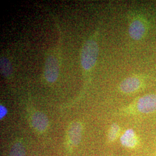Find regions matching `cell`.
<instances>
[{"label": "cell", "mask_w": 156, "mask_h": 156, "mask_svg": "<svg viewBox=\"0 0 156 156\" xmlns=\"http://www.w3.org/2000/svg\"><path fill=\"white\" fill-rule=\"evenodd\" d=\"M131 115H146L156 113V94L144 95L124 109Z\"/></svg>", "instance_id": "6da1fadb"}, {"label": "cell", "mask_w": 156, "mask_h": 156, "mask_svg": "<svg viewBox=\"0 0 156 156\" xmlns=\"http://www.w3.org/2000/svg\"><path fill=\"white\" fill-rule=\"evenodd\" d=\"M98 46L93 40L86 41L81 51V64L85 70H90L94 66L98 55Z\"/></svg>", "instance_id": "7a4b0ae2"}, {"label": "cell", "mask_w": 156, "mask_h": 156, "mask_svg": "<svg viewBox=\"0 0 156 156\" xmlns=\"http://www.w3.org/2000/svg\"><path fill=\"white\" fill-rule=\"evenodd\" d=\"M44 74L46 80L49 83H53L59 75L58 62L55 56H49L45 62Z\"/></svg>", "instance_id": "3957f363"}, {"label": "cell", "mask_w": 156, "mask_h": 156, "mask_svg": "<svg viewBox=\"0 0 156 156\" xmlns=\"http://www.w3.org/2000/svg\"><path fill=\"white\" fill-rule=\"evenodd\" d=\"M120 140L123 146L131 150L137 149L140 144V137L131 128L126 129L123 133L120 136Z\"/></svg>", "instance_id": "277c9868"}, {"label": "cell", "mask_w": 156, "mask_h": 156, "mask_svg": "<svg viewBox=\"0 0 156 156\" xmlns=\"http://www.w3.org/2000/svg\"><path fill=\"white\" fill-rule=\"evenodd\" d=\"M146 23L142 19H135L131 23L128 33L132 39L138 41L142 39L146 33Z\"/></svg>", "instance_id": "5b68a950"}, {"label": "cell", "mask_w": 156, "mask_h": 156, "mask_svg": "<svg viewBox=\"0 0 156 156\" xmlns=\"http://www.w3.org/2000/svg\"><path fill=\"white\" fill-rule=\"evenodd\" d=\"M141 79L136 76L126 78L120 84V89L125 94H131L136 92L142 87Z\"/></svg>", "instance_id": "8992f818"}, {"label": "cell", "mask_w": 156, "mask_h": 156, "mask_svg": "<svg viewBox=\"0 0 156 156\" xmlns=\"http://www.w3.org/2000/svg\"><path fill=\"white\" fill-rule=\"evenodd\" d=\"M68 140L73 146H76L80 143L82 136V126L81 123L75 122L71 123L68 129Z\"/></svg>", "instance_id": "52a82bcc"}, {"label": "cell", "mask_w": 156, "mask_h": 156, "mask_svg": "<svg viewBox=\"0 0 156 156\" xmlns=\"http://www.w3.org/2000/svg\"><path fill=\"white\" fill-rule=\"evenodd\" d=\"M31 123L37 131L42 133L48 128L49 120L45 114L41 112H36L31 117Z\"/></svg>", "instance_id": "ba28073f"}, {"label": "cell", "mask_w": 156, "mask_h": 156, "mask_svg": "<svg viewBox=\"0 0 156 156\" xmlns=\"http://www.w3.org/2000/svg\"><path fill=\"white\" fill-rule=\"evenodd\" d=\"M120 127L116 124H112L108 133V141L109 143H113L115 142L117 138L120 136Z\"/></svg>", "instance_id": "9c48e42d"}, {"label": "cell", "mask_w": 156, "mask_h": 156, "mask_svg": "<svg viewBox=\"0 0 156 156\" xmlns=\"http://www.w3.org/2000/svg\"><path fill=\"white\" fill-rule=\"evenodd\" d=\"M9 156H26L25 147L22 142L17 141L12 145Z\"/></svg>", "instance_id": "30bf717a"}, {"label": "cell", "mask_w": 156, "mask_h": 156, "mask_svg": "<svg viewBox=\"0 0 156 156\" xmlns=\"http://www.w3.org/2000/svg\"><path fill=\"white\" fill-rule=\"evenodd\" d=\"M0 67L2 74L6 77H9L11 75L12 68L11 63L8 58L1 57L0 59Z\"/></svg>", "instance_id": "8fae6325"}, {"label": "cell", "mask_w": 156, "mask_h": 156, "mask_svg": "<svg viewBox=\"0 0 156 156\" xmlns=\"http://www.w3.org/2000/svg\"><path fill=\"white\" fill-rule=\"evenodd\" d=\"M8 111L5 107L2 105H0V118L2 119L6 115Z\"/></svg>", "instance_id": "7c38bea8"}, {"label": "cell", "mask_w": 156, "mask_h": 156, "mask_svg": "<svg viewBox=\"0 0 156 156\" xmlns=\"http://www.w3.org/2000/svg\"><path fill=\"white\" fill-rule=\"evenodd\" d=\"M153 156H156V149L154 151V153H153Z\"/></svg>", "instance_id": "4fadbf2b"}]
</instances>
